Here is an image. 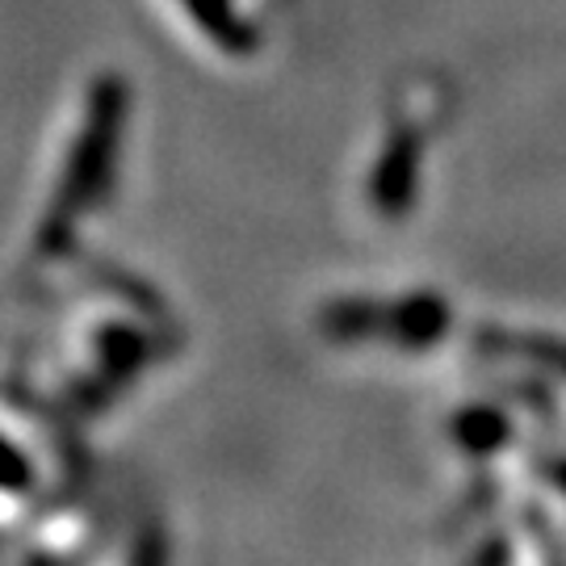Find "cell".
<instances>
[{"mask_svg":"<svg viewBox=\"0 0 566 566\" xmlns=\"http://www.w3.org/2000/svg\"><path fill=\"white\" fill-rule=\"evenodd\" d=\"M30 486V462L9 441H0V491H25Z\"/></svg>","mask_w":566,"mask_h":566,"instance_id":"3","label":"cell"},{"mask_svg":"<svg viewBox=\"0 0 566 566\" xmlns=\"http://www.w3.org/2000/svg\"><path fill=\"white\" fill-rule=\"evenodd\" d=\"M181 4H185V13L198 21V30H202L206 39L219 42L227 55H248V51H256V30L235 13L231 0H181Z\"/></svg>","mask_w":566,"mask_h":566,"instance_id":"2","label":"cell"},{"mask_svg":"<svg viewBox=\"0 0 566 566\" xmlns=\"http://www.w3.org/2000/svg\"><path fill=\"white\" fill-rule=\"evenodd\" d=\"M122 118H126V88H122L118 76H105L93 88V97H88L84 130L76 147H72V156H67L55 206H51V214L42 223L39 252H60L67 235H72L76 219L102 198L105 181H109V164H114V151H118L122 139Z\"/></svg>","mask_w":566,"mask_h":566,"instance_id":"1","label":"cell"}]
</instances>
